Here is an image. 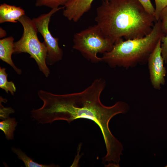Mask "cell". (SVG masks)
<instances>
[{"label": "cell", "mask_w": 167, "mask_h": 167, "mask_svg": "<svg viewBox=\"0 0 167 167\" xmlns=\"http://www.w3.org/2000/svg\"><path fill=\"white\" fill-rule=\"evenodd\" d=\"M18 21L23 28V32L21 38L14 43V54H29L30 58L36 62L40 71L48 77L50 71L46 62L47 49L45 42H41L38 38V32L35 23L25 15L21 17Z\"/></svg>", "instance_id": "4"}, {"label": "cell", "mask_w": 167, "mask_h": 167, "mask_svg": "<svg viewBox=\"0 0 167 167\" xmlns=\"http://www.w3.org/2000/svg\"><path fill=\"white\" fill-rule=\"evenodd\" d=\"M164 36L159 20L155 23L151 32L144 37L125 41L122 39L116 42L110 51L103 54L101 61L112 67L126 69L145 64L159 40Z\"/></svg>", "instance_id": "3"}, {"label": "cell", "mask_w": 167, "mask_h": 167, "mask_svg": "<svg viewBox=\"0 0 167 167\" xmlns=\"http://www.w3.org/2000/svg\"><path fill=\"white\" fill-rule=\"evenodd\" d=\"M5 70L4 68L0 67V88L4 90L7 93L9 92L11 95H14L16 88L13 82L7 80L8 75Z\"/></svg>", "instance_id": "13"}, {"label": "cell", "mask_w": 167, "mask_h": 167, "mask_svg": "<svg viewBox=\"0 0 167 167\" xmlns=\"http://www.w3.org/2000/svg\"><path fill=\"white\" fill-rule=\"evenodd\" d=\"M159 20L163 33L164 36H167V6L162 11Z\"/></svg>", "instance_id": "16"}, {"label": "cell", "mask_w": 167, "mask_h": 167, "mask_svg": "<svg viewBox=\"0 0 167 167\" xmlns=\"http://www.w3.org/2000/svg\"><path fill=\"white\" fill-rule=\"evenodd\" d=\"M94 0H70L64 6L63 16L70 21L78 22L90 9Z\"/></svg>", "instance_id": "8"}, {"label": "cell", "mask_w": 167, "mask_h": 167, "mask_svg": "<svg viewBox=\"0 0 167 167\" xmlns=\"http://www.w3.org/2000/svg\"><path fill=\"white\" fill-rule=\"evenodd\" d=\"M156 8L154 17L156 21L159 20L162 11L167 6V0H155Z\"/></svg>", "instance_id": "15"}, {"label": "cell", "mask_w": 167, "mask_h": 167, "mask_svg": "<svg viewBox=\"0 0 167 167\" xmlns=\"http://www.w3.org/2000/svg\"><path fill=\"white\" fill-rule=\"evenodd\" d=\"M15 118H8L0 122V129L3 131L8 140L14 139V132L17 124Z\"/></svg>", "instance_id": "11"}, {"label": "cell", "mask_w": 167, "mask_h": 167, "mask_svg": "<svg viewBox=\"0 0 167 167\" xmlns=\"http://www.w3.org/2000/svg\"><path fill=\"white\" fill-rule=\"evenodd\" d=\"M14 38L10 36L0 40V59L10 65L18 74L22 73L21 70L15 65L11 58V56L14 53Z\"/></svg>", "instance_id": "9"}, {"label": "cell", "mask_w": 167, "mask_h": 167, "mask_svg": "<svg viewBox=\"0 0 167 167\" xmlns=\"http://www.w3.org/2000/svg\"><path fill=\"white\" fill-rule=\"evenodd\" d=\"M161 40H159L150 54L147 61L150 81L153 88L156 90H160L161 86L165 84L166 74L164 65V60L161 54Z\"/></svg>", "instance_id": "7"}, {"label": "cell", "mask_w": 167, "mask_h": 167, "mask_svg": "<svg viewBox=\"0 0 167 167\" xmlns=\"http://www.w3.org/2000/svg\"><path fill=\"white\" fill-rule=\"evenodd\" d=\"M95 20L104 35L114 44L144 37L152 31L154 16L137 0H102Z\"/></svg>", "instance_id": "2"}, {"label": "cell", "mask_w": 167, "mask_h": 167, "mask_svg": "<svg viewBox=\"0 0 167 167\" xmlns=\"http://www.w3.org/2000/svg\"><path fill=\"white\" fill-rule=\"evenodd\" d=\"M161 54L165 63H167V36H164L161 38Z\"/></svg>", "instance_id": "18"}, {"label": "cell", "mask_w": 167, "mask_h": 167, "mask_svg": "<svg viewBox=\"0 0 167 167\" xmlns=\"http://www.w3.org/2000/svg\"><path fill=\"white\" fill-rule=\"evenodd\" d=\"M11 150L14 153L17 155L18 159L23 161L26 167H53L56 166L53 164L49 165L40 164L34 161L32 158L28 156L20 149L12 147L11 148Z\"/></svg>", "instance_id": "12"}, {"label": "cell", "mask_w": 167, "mask_h": 167, "mask_svg": "<svg viewBox=\"0 0 167 167\" xmlns=\"http://www.w3.org/2000/svg\"><path fill=\"white\" fill-rule=\"evenodd\" d=\"M0 118L5 119L8 117L11 113H13L14 110L11 108H5L0 104Z\"/></svg>", "instance_id": "19"}, {"label": "cell", "mask_w": 167, "mask_h": 167, "mask_svg": "<svg viewBox=\"0 0 167 167\" xmlns=\"http://www.w3.org/2000/svg\"><path fill=\"white\" fill-rule=\"evenodd\" d=\"M106 85L102 79H97L84 91L65 94H56L42 90L38 94L42 101V106L34 111V117L39 123H51L63 120L69 123L80 118L91 120L99 127L105 142L106 154H116L123 146L111 133L109 122L115 115L125 114L130 109L125 102L119 101L110 106L101 102V94Z\"/></svg>", "instance_id": "1"}, {"label": "cell", "mask_w": 167, "mask_h": 167, "mask_svg": "<svg viewBox=\"0 0 167 167\" xmlns=\"http://www.w3.org/2000/svg\"><path fill=\"white\" fill-rule=\"evenodd\" d=\"M24 15H25L24 10L20 6L5 3L0 4V24L6 22L17 23L20 18Z\"/></svg>", "instance_id": "10"}, {"label": "cell", "mask_w": 167, "mask_h": 167, "mask_svg": "<svg viewBox=\"0 0 167 167\" xmlns=\"http://www.w3.org/2000/svg\"><path fill=\"white\" fill-rule=\"evenodd\" d=\"M73 48L94 63L101 61L97 54L110 51L114 42L106 37L96 24L75 34Z\"/></svg>", "instance_id": "5"}, {"label": "cell", "mask_w": 167, "mask_h": 167, "mask_svg": "<svg viewBox=\"0 0 167 167\" xmlns=\"http://www.w3.org/2000/svg\"><path fill=\"white\" fill-rule=\"evenodd\" d=\"M165 167H167V165H166Z\"/></svg>", "instance_id": "21"}, {"label": "cell", "mask_w": 167, "mask_h": 167, "mask_svg": "<svg viewBox=\"0 0 167 167\" xmlns=\"http://www.w3.org/2000/svg\"><path fill=\"white\" fill-rule=\"evenodd\" d=\"M145 10L149 14L154 16L155 9L150 0H137Z\"/></svg>", "instance_id": "17"}, {"label": "cell", "mask_w": 167, "mask_h": 167, "mask_svg": "<svg viewBox=\"0 0 167 167\" xmlns=\"http://www.w3.org/2000/svg\"><path fill=\"white\" fill-rule=\"evenodd\" d=\"M6 35V31L4 30L2 28H0V38H2L5 36Z\"/></svg>", "instance_id": "20"}, {"label": "cell", "mask_w": 167, "mask_h": 167, "mask_svg": "<svg viewBox=\"0 0 167 167\" xmlns=\"http://www.w3.org/2000/svg\"><path fill=\"white\" fill-rule=\"evenodd\" d=\"M70 0H36V6H46L52 9L64 6Z\"/></svg>", "instance_id": "14"}, {"label": "cell", "mask_w": 167, "mask_h": 167, "mask_svg": "<svg viewBox=\"0 0 167 167\" xmlns=\"http://www.w3.org/2000/svg\"><path fill=\"white\" fill-rule=\"evenodd\" d=\"M65 6L52 9L48 13L41 15L38 17L33 18L38 32L43 36L47 49L46 63L52 65L62 58L63 52L58 45L59 39L52 35L49 29V24L52 16L59 10L63 9Z\"/></svg>", "instance_id": "6"}]
</instances>
